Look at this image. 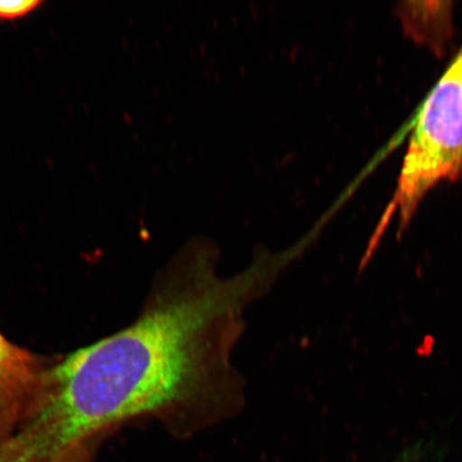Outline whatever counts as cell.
Here are the masks:
<instances>
[{
    "label": "cell",
    "instance_id": "6da1fadb",
    "mask_svg": "<svg viewBox=\"0 0 462 462\" xmlns=\"http://www.w3.org/2000/svg\"><path fill=\"white\" fill-rule=\"evenodd\" d=\"M268 291L256 264L222 276L215 252L179 254L134 322L57 364L63 408L96 435L142 417L176 421L233 412L245 385L231 354L246 309Z\"/></svg>",
    "mask_w": 462,
    "mask_h": 462
},
{
    "label": "cell",
    "instance_id": "7a4b0ae2",
    "mask_svg": "<svg viewBox=\"0 0 462 462\" xmlns=\"http://www.w3.org/2000/svg\"><path fill=\"white\" fill-rule=\"evenodd\" d=\"M462 179V48L427 97L413 126L394 198L369 244L373 256L386 225L398 215L402 235L425 195L441 181Z\"/></svg>",
    "mask_w": 462,
    "mask_h": 462
},
{
    "label": "cell",
    "instance_id": "3957f363",
    "mask_svg": "<svg viewBox=\"0 0 462 462\" xmlns=\"http://www.w3.org/2000/svg\"><path fill=\"white\" fill-rule=\"evenodd\" d=\"M44 373L32 355L0 333V447L26 418Z\"/></svg>",
    "mask_w": 462,
    "mask_h": 462
},
{
    "label": "cell",
    "instance_id": "277c9868",
    "mask_svg": "<svg viewBox=\"0 0 462 462\" xmlns=\"http://www.w3.org/2000/svg\"><path fill=\"white\" fill-rule=\"evenodd\" d=\"M43 3L40 0H14V2H5L0 0V20L14 21L33 13Z\"/></svg>",
    "mask_w": 462,
    "mask_h": 462
},
{
    "label": "cell",
    "instance_id": "5b68a950",
    "mask_svg": "<svg viewBox=\"0 0 462 462\" xmlns=\"http://www.w3.org/2000/svg\"><path fill=\"white\" fill-rule=\"evenodd\" d=\"M424 448L425 447L421 446V444L409 448L398 456L394 462H421V458L424 456Z\"/></svg>",
    "mask_w": 462,
    "mask_h": 462
},
{
    "label": "cell",
    "instance_id": "8992f818",
    "mask_svg": "<svg viewBox=\"0 0 462 462\" xmlns=\"http://www.w3.org/2000/svg\"><path fill=\"white\" fill-rule=\"evenodd\" d=\"M89 446H85L72 450V452L63 455L60 459L54 462H86L89 456Z\"/></svg>",
    "mask_w": 462,
    "mask_h": 462
}]
</instances>
